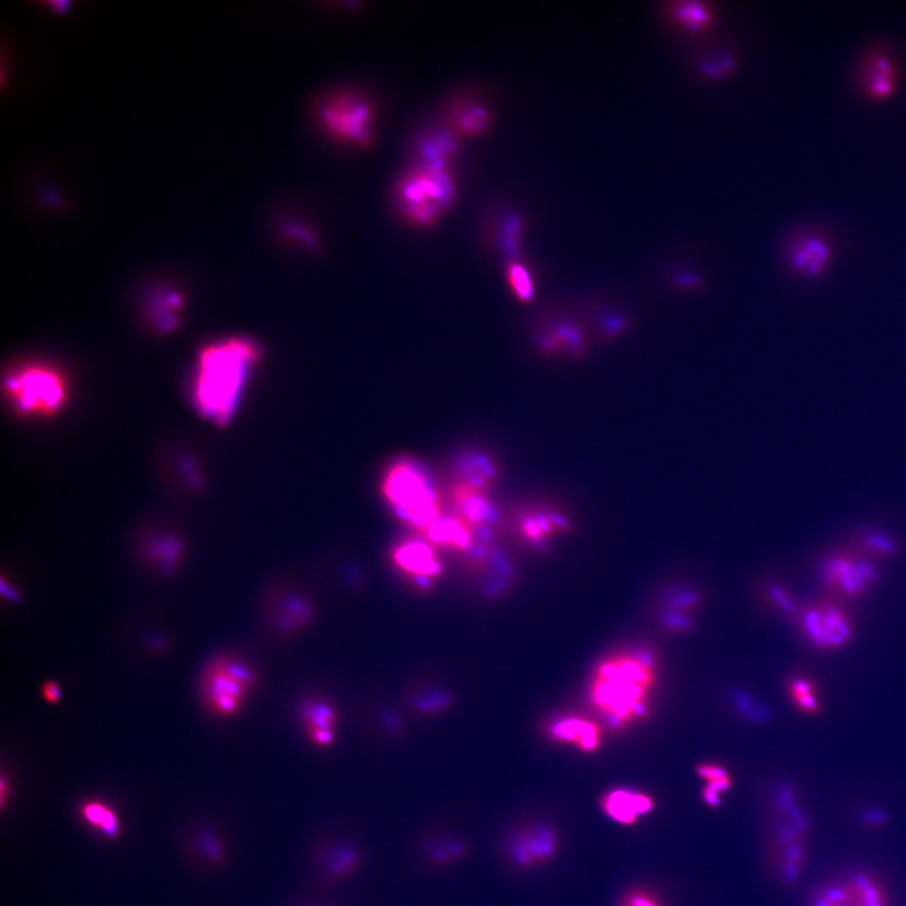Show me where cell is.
<instances>
[{"label":"cell","instance_id":"cell-1","mask_svg":"<svg viewBox=\"0 0 906 906\" xmlns=\"http://www.w3.org/2000/svg\"><path fill=\"white\" fill-rule=\"evenodd\" d=\"M260 358V347L242 336L204 347L192 377V402L197 411L217 425L230 422L240 404L248 374Z\"/></svg>","mask_w":906,"mask_h":906},{"label":"cell","instance_id":"cell-2","mask_svg":"<svg viewBox=\"0 0 906 906\" xmlns=\"http://www.w3.org/2000/svg\"><path fill=\"white\" fill-rule=\"evenodd\" d=\"M655 684V667L649 657L621 655L598 667L591 699L612 727H623L647 714V696Z\"/></svg>","mask_w":906,"mask_h":906},{"label":"cell","instance_id":"cell-3","mask_svg":"<svg viewBox=\"0 0 906 906\" xmlns=\"http://www.w3.org/2000/svg\"><path fill=\"white\" fill-rule=\"evenodd\" d=\"M455 194V178L448 164L420 163L399 182L397 204L406 221L431 227L450 209Z\"/></svg>","mask_w":906,"mask_h":906},{"label":"cell","instance_id":"cell-4","mask_svg":"<svg viewBox=\"0 0 906 906\" xmlns=\"http://www.w3.org/2000/svg\"><path fill=\"white\" fill-rule=\"evenodd\" d=\"M256 683V671L245 657L219 652L204 665L199 680L203 708L216 718H232L240 713Z\"/></svg>","mask_w":906,"mask_h":906},{"label":"cell","instance_id":"cell-5","mask_svg":"<svg viewBox=\"0 0 906 906\" xmlns=\"http://www.w3.org/2000/svg\"><path fill=\"white\" fill-rule=\"evenodd\" d=\"M12 406L24 416H52L61 411L68 397L66 379L51 365L23 364L4 381Z\"/></svg>","mask_w":906,"mask_h":906},{"label":"cell","instance_id":"cell-6","mask_svg":"<svg viewBox=\"0 0 906 906\" xmlns=\"http://www.w3.org/2000/svg\"><path fill=\"white\" fill-rule=\"evenodd\" d=\"M383 494L404 523L426 530L441 518L440 499L426 476L416 466L401 462L392 467L383 484Z\"/></svg>","mask_w":906,"mask_h":906},{"label":"cell","instance_id":"cell-7","mask_svg":"<svg viewBox=\"0 0 906 906\" xmlns=\"http://www.w3.org/2000/svg\"><path fill=\"white\" fill-rule=\"evenodd\" d=\"M321 128L336 141L367 148L374 140V107L365 97L339 92L326 97L316 110Z\"/></svg>","mask_w":906,"mask_h":906},{"label":"cell","instance_id":"cell-8","mask_svg":"<svg viewBox=\"0 0 906 906\" xmlns=\"http://www.w3.org/2000/svg\"><path fill=\"white\" fill-rule=\"evenodd\" d=\"M802 627L808 640L818 649L834 650L849 644L852 633L850 617L834 604H818L802 615Z\"/></svg>","mask_w":906,"mask_h":906},{"label":"cell","instance_id":"cell-9","mask_svg":"<svg viewBox=\"0 0 906 906\" xmlns=\"http://www.w3.org/2000/svg\"><path fill=\"white\" fill-rule=\"evenodd\" d=\"M138 555L149 571L169 577L182 567L187 544L177 533H153L141 540Z\"/></svg>","mask_w":906,"mask_h":906},{"label":"cell","instance_id":"cell-10","mask_svg":"<svg viewBox=\"0 0 906 906\" xmlns=\"http://www.w3.org/2000/svg\"><path fill=\"white\" fill-rule=\"evenodd\" d=\"M557 846L554 831L548 827L537 826L513 837L509 844V855L516 865L535 866L552 859Z\"/></svg>","mask_w":906,"mask_h":906},{"label":"cell","instance_id":"cell-11","mask_svg":"<svg viewBox=\"0 0 906 906\" xmlns=\"http://www.w3.org/2000/svg\"><path fill=\"white\" fill-rule=\"evenodd\" d=\"M826 582L840 589L846 596L856 597L875 583L878 573L873 565L849 558H835L826 564Z\"/></svg>","mask_w":906,"mask_h":906},{"label":"cell","instance_id":"cell-12","mask_svg":"<svg viewBox=\"0 0 906 906\" xmlns=\"http://www.w3.org/2000/svg\"><path fill=\"white\" fill-rule=\"evenodd\" d=\"M832 260L831 246L818 236L800 238L789 248L788 262L798 275L818 279L825 274Z\"/></svg>","mask_w":906,"mask_h":906},{"label":"cell","instance_id":"cell-13","mask_svg":"<svg viewBox=\"0 0 906 906\" xmlns=\"http://www.w3.org/2000/svg\"><path fill=\"white\" fill-rule=\"evenodd\" d=\"M601 807L613 821L620 825L632 826L654 810L655 801L646 793L630 789H613L602 797Z\"/></svg>","mask_w":906,"mask_h":906},{"label":"cell","instance_id":"cell-14","mask_svg":"<svg viewBox=\"0 0 906 906\" xmlns=\"http://www.w3.org/2000/svg\"><path fill=\"white\" fill-rule=\"evenodd\" d=\"M393 558L398 567L404 573L416 578L421 586L442 573L441 563L438 562L433 549L426 543H404L396 549Z\"/></svg>","mask_w":906,"mask_h":906},{"label":"cell","instance_id":"cell-15","mask_svg":"<svg viewBox=\"0 0 906 906\" xmlns=\"http://www.w3.org/2000/svg\"><path fill=\"white\" fill-rule=\"evenodd\" d=\"M336 714L330 705L324 703H311L302 711V722L311 740L320 747H326L334 742V727Z\"/></svg>","mask_w":906,"mask_h":906},{"label":"cell","instance_id":"cell-16","mask_svg":"<svg viewBox=\"0 0 906 906\" xmlns=\"http://www.w3.org/2000/svg\"><path fill=\"white\" fill-rule=\"evenodd\" d=\"M670 16L677 26L690 34H699L714 23V13L701 2H676L671 4Z\"/></svg>","mask_w":906,"mask_h":906},{"label":"cell","instance_id":"cell-17","mask_svg":"<svg viewBox=\"0 0 906 906\" xmlns=\"http://www.w3.org/2000/svg\"><path fill=\"white\" fill-rule=\"evenodd\" d=\"M432 543L459 550H467L472 544V535L461 519L440 518L426 530Z\"/></svg>","mask_w":906,"mask_h":906},{"label":"cell","instance_id":"cell-18","mask_svg":"<svg viewBox=\"0 0 906 906\" xmlns=\"http://www.w3.org/2000/svg\"><path fill=\"white\" fill-rule=\"evenodd\" d=\"M552 734L560 742L577 745L584 752H593L599 745L598 729L584 720H563L553 727Z\"/></svg>","mask_w":906,"mask_h":906},{"label":"cell","instance_id":"cell-19","mask_svg":"<svg viewBox=\"0 0 906 906\" xmlns=\"http://www.w3.org/2000/svg\"><path fill=\"white\" fill-rule=\"evenodd\" d=\"M452 131L465 136L484 134L491 123V115L481 105H460L452 112Z\"/></svg>","mask_w":906,"mask_h":906},{"label":"cell","instance_id":"cell-20","mask_svg":"<svg viewBox=\"0 0 906 906\" xmlns=\"http://www.w3.org/2000/svg\"><path fill=\"white\" fill-rule=\"evenodd\" d=\"M845 881L854 894L859 906H890L888 894L875 876L867 873H854L846 876Z\"/></svg>","mask_w":906,"mask_h":906},{"label":"cell","instance_id":"cell-21","mask_svg":"<svg viewBox=\"0 0 906 906\" xmlns=\"http://www.w3.org/2000/svg\"><path fill=\"white\" fill-rule=\"evenodd\" d=\"M866 89L874 97L884 99L895 87V70L893 63L884 56L875 57L867 71Z\"/></svg>","mask_w":906,"mask_h":906},{"label":"cell","instance_id":"cell-22","mask_svg":"<svg viewBox=\"0 0 906 906\" xmlns=\"http://www.w3.org/2000/svg\"><path fill=\"white\" fill-rule=\"evenodd\" d=\"M698 774L706 783L703 791L704 802L710 807H718L720 797L733 786L729 773L723 767L704 764L698 768Z\"/></svg>","mask_w":906,"mask_h":906},{"label":"cell","instance_id":"cell-23","mask_svg":"<svg viewBox=\"0 0 906 906\" xmlns=\"http://www.w3.org/2000/svg\"><path fill=\"white\" fill-rule=\"evenodd\" d=\"M811 906H859L845 879L823 886L813 896Z\"/></svg>","mask_w":906,"mask_h":906},{"label":"cell","instance_id":"cell-24","mask_svg":"<svg viewBox=\"0 0 906 906\" xmlns=\"http://www.w3.org/2000/svg\"><path fill=\"white\" fill-rule=\"evenodd\" d=\"M789 695L798 709L805 711L807 714H816L820 710V701L817 698L815 684L808 679L797 677L789 684Z\"/></svg>","mask_w":906,"mask_h":906},{"label":"cell","instance_id":"cell-25","mask_svg":"<svg viewBox=\"0 0 906 906\" xmlns=\"http://www.w3.org/2000/svg\"><path fill=\"white\" fill-rule=\"evenodd\" d=\"M182 304L183 296L179 291L174 289L159 290L157 297L154 299V311L160 316L159 323L163 326H173L175 315L182 308Z\"/></svg>","mask_w":906,"mask_h":906},{"label":"cell","instance_id":"cell-26","mask_svg":"<svg viewBox=\"0 0 906 906\" xmlns=\"http://www.w3.org/2000/svg\"><path fill=\"white\" fill-rule=\"evenodd\" d=\"M84 815L92 825L102 828L105 834L110 836L118 834V821L109 808L92 803L85 807Z\"/></svg>","mask_w":906,"mask_h":906},{"label":"cell","instance_id":"cell-27","mask_svg":"<svg viewBox=\"0 0 906 906\" xmlns=\"http://www.w3.org/2000/svg\"><path fill=\"white\" fill-rule=\"evenodd\" d=\"M509 281L516 295L521 300H529L533 295V282L529 272L519 263H511Z\"/></svg>","mask_w":906,"mask_h":906},{"label":"cell","instance_id":"cell-28","mask_svg":"<svg viewBox=\"0 0 906 906\" xmlns=\"http://www.w3.org/2000/svg\"><path fill=\"white\" fill-rule=\"evenodd\" d=\"M277 232L280 233L284 240L300 243V245H305L306 247L313 248L316 242L313 231H310L304 224L295 221L281 223L279 228H277Z\"/></svg>","mask_w":906,"mask_h":906},{"label":"cell","instance_id":"cell-29","mask_svg":"<svg viewBox=\"0 0 906 906\" xmlns=\"http://www.w3.org/2000/svg\"><path fill=\"white\" fill-rule=\"evenodd\" d=\"M618 906H664L654 894L645 890H633L625 895Z\"/></svg>","mask_w":906,"mask_h":906},{"label":"cell","instance_id":"cell-30","mask_svg":"<svg viewBox=\"0 0 906 906\" xmlns=\"http://www.w3.org/2000/svg\"><path fill=\"white\" fill-rule=\"evenodd\" d=\"M867 547L876 550V552L891 554L895 553L896 544L893 540L885 537L883 534H870L866 538Z\"/></svg>","mask_w":906,"mask_h":906},{"label":"cell","instance_id":"cell-31","mask_svg":"<svg viewBox=\"0 0 906 906\" xmlns=\"http://www.w3.org/2000/svg\"><path fill=\"white\" fill-rule=\"evenodd\" d=\"M43 698H45L48 703L55 704L58 700L61 699V688L58 684L53 683V681H48L42 688Z\"/></svg>","mask_w":906,"mask_h":906},{"label":"cell","instance_id":"cell-32","mask_svg":"<svg viewBox=\"0 0 906 906\" xmlns=\"http://www.w3.org/2000/svg\"><path fill=\"white\" fill-rule=\"evenodd\" d=\"M772 594L784 612L792 613L795 611V604H793L792 599L789 598L788 594L784 593L782 589L774 588Z\"/></svg>","mask_w":906,"mask_h":906},{"label":"cell","instance_id":"cell-33","mask_svg":"<svg viewBox=\"0 0 906 906\" xmlns=\"http://www.w3.org/2000/svg\"><path fill=\"white\" fill-rule=\"evenodd\" d=\"M45 4L56 12L66 11V8L70 7V3L68 2H46Z\"/></svg>","mask_w":906,"mask_h":906}]
</instances>
